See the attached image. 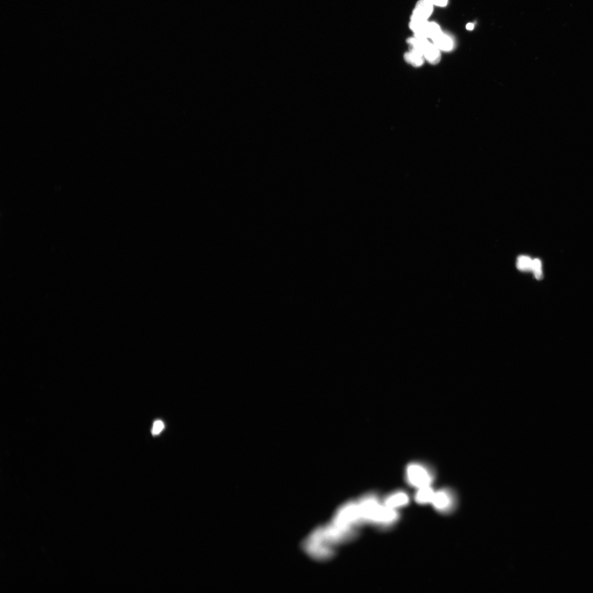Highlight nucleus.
<instances>
[{
    "mask_svg": "<svg viewBox=\"0 0 593 593\" xmlns=\"http://www.w3.org/2000/svg\"><path fill=\"white\" fill-rule=\"evenodd\" d=\"M399 519L400 514L398 510L390 508L383 504L377 512L371 525L381 531H388L398 523Z\"/></svg>",
    "mask_w": 593,
    "mask_h": 593,
    "instance_id": "obj_5",
    "label": "nucleus"
},
{
    "mask_svg": "<svg viewBox=\"0 0 593 593\" xmlns=\"http://www.w3.org/2000/svg\"><path fill=\"white\" fill-rule=\"evenodd\" d=\"M433 6L445 7L448 3V0H428Z\"/></svg>",
    "mask_w": 593,
    "mask_h": 593,
    "instance_id": "obj_16",
    "label": "nucleus"
},
{
    "mask_svg": "<svg viewBox=\"0 0 593 593\" xmlns=\"http://www.w3.org/2000/svg\"><path fill=\"white\" fill-rule=\"evenodd\" d=\"M331 522L337 525L360 529L365 524L360 513L358 501L346 502L336 511Z\"/></svg>",
    "mask_w": 593,
    "mask_h": 593,
    "instance_id": "obj_2",
    "label": "nucleus"
},
{
    "mask_svg": "<svg viewBox=\"0 0 593 593\" xmlns=\"http://www.w3.org/2000/svg\"><path fill=\"white\" fill-rule=\"evenodd\" d=\"M360 513L365 524H371L382 504L377 492H369L358 500Z\"/></svg>",
    "mask_w": 593,
    "mask_h": 593,
    "instance_id": "obj_4",
    "label": "nucleus"
},
{
    "mask_svg": "<svg viewBox=\"0 0 593 593\" xmlns=\"http://www.w3.org/2000/svg\"><path fill=\"white\" fill-rule=\"evenodd\" d=\"M474 28V25L472 23H468L466 25V29L469 31H472Z\"/></svg>",
    "mask_w": 593,
    "mask_h": 593,
    "instance_id": "obj_17",
    "label": "nucleus"
},
{
    "mask_svg": "<svg viewBox=\"0 0 593 593\" xmlns=\"http://www.w3.org/2000/svg\"><path fill=\"white\" fill-rule=\"evenodd\" d=\"M458 496L452 489L446 487L436 491L432 504L435 510L442 515H449L456 509Z\"/></svg>",
    "mask_w": 593,
    "mask_h": 593,
    "instance_id": "obj_3",
    "label": "nucleus"
},
{
    "mask_svg": "<svg viewBox=\"0 0 593 593\" xmlns=\"http://www.w3.org/2000/svg\"><path fill=\"white\" fill-rule=\"evenodd\" d=\"M164 428V425L162 421H155L153 424L152 434L153 435H158L162 431Z\"/></svg>",
    "mask_w": 593,
    "mask_h": 593,
    "instance_id": "obj_15",
    "label": "nucleus"
},
{
    "mask_svg": "<svg viewBox=\"0 0 593 593\" xmlns=\"http://www.w3.org/2000/svg\"><path fill=\"white\" fill-rule=\"evenodd\" d=\"M532 271L534 273L537 280H541L543 278V272L541 261L539 259L533 260Z\"/></svg>",
    "mask_w": 593,
    "mask_h": 593,
    "instance_id": "obj_14",
    "label": "nucleus"
},
{
    "mask_svg": "<svg viewBox=\"0 0 593 593\" xmlns=\"http://www.w3.org/2000/svg\"><path fill=\"white\" fill-rule=\"evenodd\" d=\"M405 480L409 486L417 489L432 486L435 480V471L431 466L423 462H413L406 466Z\"/></svg>",
    "mask_w": 593,
    "mask_h": 593,
    "instance_id": "obj_1",
    "label": "nucleus"
},
{
    "mask_svg": "<svg viewBox=\"0 0 593 593\" xmlns=\"http://www.w3.org/2000/svg\"><path fill=\"white\" fill-rule=\"evenodd\" d=\"M442 33L438 24L434 22H428L425 25L421 32L418 35H414V36L433 40Z\"/></svg>",
    "mask_w": 593,
    "mask_h": 593,
    "instance_id": "obj_9",
    "label": "nucleus"
},
{
    "mask_svg": "<svg viewBox=\"0 0 593 593\" xmlns=\"http://www.w3.org/2000/svg\"><path fill=\"white\" fill-rule=\"evenodd\" d=\"M410 497L408 493L400 490L387 496L383 504L390 508L398 510L408 505Z\"/></svg>",
    "mask_w": 593,
    "mask_h": 593,
    "instance_id": "obj_6",
    "label": "nucleus"
},
{
    "mask_svg": "<svg viewBox=\"0 0 593 593\" xmlns=\"http://www.w3.org/2000/svg\"><path fill=\"white\" fill-rule=\"evenodd\" d=\"M532 263L533 260L528 256H520L517 260V268L522 271H532Z\"/></svg>",
    "mask_w": 593,
    "mask_h": 593,
    "instance_id": "obj_13",
    "label": "nucleus"
},
{
    "mask_svg": "<svg viewBox=\"0 0 593 593\" xmlns=\"http://www.w3.org/2000/svg\"><path fill=\"white\" fill-rule=\"evenodd\" d=\"M404 59L411 66L419 67L423 66L425 59L423 53L418 50L410 48L409 51L405 53Z\"/></svg>",
    "mask_w": 593,
    "mask_h": 593,
    "instance_id": "obj_10",
    "label": "nucleus"
},
{
    "mask_svg": "<svg viewBox=\"0 0 593 593\" xmlns=\"http://www.w3.org/2000/svg\"><path fill=\"white\" fill-rule=\"evenodd\" d=\"M432 40H433L435 46L440 50H442V51H449L453 48L454 44L453 40H452L448 35H446L443 33L440 34Z\"/></svg>",
    "mask_w": 593,
    "mask_h": 593,
    "instance_id": "obj_12",
    "label": "nucleus"
},
{
    "mask_svg": "<svg viewBox=\"0 0 593 593\" xmlns=\"http://www.w3.org/2000/svg\"><path fill=\"white\" fill-rule=\"evenodd\" d=\"M425 59L432 64H436L440 61V49L435 44L430 42L426 45L423 50Z\"/></svg>",
    "mask_w": 593,
    "mask_h": 593,
    "instance_id": "obj_11",
    "label": "nucleus"
},
{
    "mask_svg": "<svg viewBox=\"0 0 593 593\" xmlns=\"http://www.w3.org/2000/svg\"><path fill=\"white\" fill-rule=\"evenodd\" d=\"M417 490H418L415 494L416 502L421 505L432 503L436 492L432 486L421 487Z\"/></svg>",
    "mask_w": 593,
    "mask_h": 593,
    "instance_id": "obj_8",
    "label": "nucleus"
},
{
    "mask_svg": "<svg viewBox=\"0 0 593 593\" xmlns=\"http://www.w3.org/2000/svg\"><path fill=\"white\" fill-rule=\"evenodd\" d=\"M434 6L428 0H419L414 9L411 18L422 21H428L433 12Z\"/></svg>",
    "mask_w": 593,
    "mask_h": 593,
    "instance_id": "obj_7",
    "label": "nucleus"
}]
</instances>
